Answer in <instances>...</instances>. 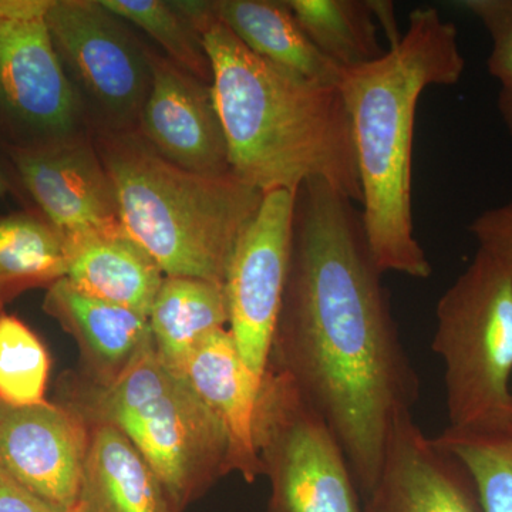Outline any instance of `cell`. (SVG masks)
Listing matches in <instances>:
<instances>
[{
  "label": "cell",
  "instance_id": "6da1fadb",
  "mask_svg": "<svg viewBox=\"0 0 512 512\" xmlns=\"http://www.w3.org/2000/svg\"><path fill=\"white\" fill-rule=\"evenodd\" d=\"M382 276L356 202L326 181L303 183L268 369L328 424L362 497L379 477L394 423L420 397Z\"/></svg>",
  "mask_w": 512,
  "mask_h": 512
},
{
  "label": "cell",
  "instance_id": "7a4b0ae2",
  "mask_svg": "<svg viewBox=\"0 0 512 512\" xmlns=\"http://www.w3.org/2000/svg\"><path fill=\"white\" fill-rule=\"evenodd\" d=\"M174 3L210 56L231 173L264 194L322 180L360 205L352 124L339 87L249 52L218 18L215 2Z\"/></svg>",
  "mask_w": 512,
  "mask_h": 512
},
{
  "label": "cell",
  "instance_id": "3957f363",
  "mask_svg": "<svg viewBox=\"0 0 512 512\" xmlns=\"http://www.w3.org/2000/svg\"><path fill=\"white\" fill-rule=\"evenodd\" d=\"M466 70L458 32L436 8H417L402 37L375 62L342 70L359 170L360 214L383 274L430 278L413 220V140L421 94L456 86Z\"/></svg>",
  "mask_w": 512,
  "mask_h": 512
},
{
  "label": "cell",
  "instance_id": "277c9868",
  "mask_svg": "<svg viewBox=\"0 0 512 512\" xmlns=\"http://www.w3.org/2000/svg\"><path fill=\"white\" fill-rule=\"evenodd\" d=\"M120 220L165 276L225 285L229 261L264 192L234 174L202 175L163 160L136 131L93 137Z\"/></svg>",
  "mask_w": 512,
  "mask_h": 512
},
{
  "label": "cell",
  "instance_id": "5b68a950",
  "mask_svg": "<svg viewBox=\"0 0 512 512\" xmlns=\"http://www.w3.org/2000/svg\"><path fill=\"white\" fill-rule=\"evenodd\" d=\"M56 403L120 430L183 511L231 474L220 424L187 377L165 365L153 342L109 383L64 373Z\"/></svg>",
  "mask_w": 512,
  "mask_h": 512
},
{
  "label": "cell",
  "instance_id": "8992f818",
  "mask_svg": "<svg viewBox=\"0 0 512 512\" xmlns=\"http://www.w3.org/2000/svg\"><path fill=\"white\" fill-rule=\"evenodd\" d=\"M431 348L444 365L450 429L494 431L510 424L512 274L477 249L441 295Z\"/></svg>",
  "mask_w": 512,
  "mask_h": 512
},
{
  "label": "cell",
  "instance_id": "52a82bcc",
  "mask_svg": "<svg viewBox=\"0 0 512 512\" xmlns=\"http://www.w3.org/2000/svg\"><path fill=\"white\" fill-rule=\"evenodd\" d=\"M266 512H365L345 451L282 373L266 369L255 416Z\"/></svg>",
  "mask_w": 512,
  "mask_h": 512
},
{
  "label": "cell",
  "instance_id": "ba28073f",
  "mask_svg": "<svg viewBox=\"0 0 512 512\" xmlns=\"http://www.w3.org/2000/svg\"><path fill=\"white\" fill-rule=\"evenodd\" d=\"M47 26L93 137L136 131L150 93V46L101 0H50Z\"/></svg>",
  "mask_w": 512,
  "mask_h": 512
},
{
  "label": "cell",
  "instance_id": "9c48e42d",
  "mask_svg": "<svg viewBox=\"0 0 512 512\" xmlns=\"http://www.w3.org/2000/svg\"><path fill=\"white\" fill-rule=\"evenodd\" d=\"M50 0H0V147L37 150L93 138L53 46Z\"/></svg>",
  "mask_w": 512,
  "mask_h": 512
},
{
  "label": "cell",
  "instance_id": "30bf717a",
  "mask_svg": "<svg viewBox=\"0 0 512 512\" xmlns=\"http://www.w3.org/2000/svg\"><path fill=\"white\" fill-rule=\"evenodd\" d=\"M295 192H266L254 220L232 252L225 292L235 345L249 369L264 379L281 309L292 249Z\"/></svg>",
  "mask_w": 512,
  "mask_h": 512
},
{
  "label": "cell",
  "instance_id": "8fae6325",
  "mask_svg": "<svg viewBox=\"0 0 512 512\" xmlns=\"http://www.w3.org/2000/svg\"><path fill=\"white\" fill-rule=\"evenodd\" d=\"M6 154L33 210L67 242L124 231L116 191L93 138Z\"/></svg>",
  "mask_w": 512,
  "mask_h": 512
},
{
  "label": "cell",
  "instance_id": "7c38bea8",
  "mask_svg": "<svg viewBox=\"0 0 512 512\" xmlns=\"http://www.w3.org/2000/svg\"><path fill=\"white\" fill-rule=\"evenodd\" d=\"M87 444L86 421L62 404L0 402V470L57 510L76 504Z\"/></svg>",
  "mask_w": 512,
  "mask_h": 512
},
{
  "label": "cell",
  "instance_id": "4fadbf2b",
  "mask_svg": "<svg viewBox=\"0 0 512 512\" xmlns=\"http://www.w3.org/2000/svg\"><path fill=\"white\" fill-rule=\"evenodd\" d=\"M150 93L137 133L154 151L185 171L231 173L227 140L212 87L150 47Z\"/></svg>",
  "mask_w": 512,
  "mask_h": 512
},
{
  "label": "cell",
  "instance_id": "5bb4252c",
  "mask_svg": "<svg viewBox=\"0 0 512 512\" xmlns=\"http://www.w3.org/2000/svg\"><path fill=\"white\" fill-rule=\"evenodd\" d=\"M365 512H483L466 466L404 414L394 423Z\"/></svg>",
  "mask_w": 512,
  "mask_h": 512
},
{
  "label": "cell",
  "instance_id": "9a60e30c",
  "mask_svg": "<svg viewBox=\"0 0 512 512\" xmlns=\"http://www.w3.org/2000/svg\"><path fill=\"white\" fill-rule=\"evenodd\" d=\"M184 376L227 437L229 473L254 483L262 476L255 444L262 379L242 359L228 328L215 330L198 346Z\"/></svg>",
  "mask_w": 512,
  "mask_h": 512
},
{
  "label": "cell",
  "instance_id": "2e32d148",
  "mask_svg": "<svg viewBox=\"0 0 512 512\" xmlns=\"http://www.w3.org/2000/svg\"><path fill=\"white\" fill-rule=\"evenodd\" d=\"M43 311L80 349V375L109 383L153 342L146 316L111 305L74 288L66 278L46 289Z\"/></svg>",
  "mask_w": 512,
  "mask_h": 512
},
{
  "label": "cell",
  "instance_id": "e0dca14e",
  "mask_svg": "<svg viewBox=\"0 0 512 512\" xmlns=\"http://www.w3.org/2000/svg\"><path fill=\"white\" fill-rule=\"evenodd\" d=\"M86 423L89 444L72 512H183L120 430L100 421Z\"/></svg>",
  "mask_w": 512,
  "mask_h": 512
},
{
  "label": "cell",
  "instance_id": "ac0fdd59",
  "mask_svg": "<svg viewBox=\"0 0 512 512\" xmlns=\"http://www.w3.org/2000/svg\"><path fill=\"white\" fill-rule=\"evenodd\" d=\"M66 279L86 295L150 315L165 275L126 231L67 242Z\"/></svg>",
  "mask_w": 512,
  "mask_h": 512
},
{
  "label": "cell",
  "instance_id": "d6986e66",
  "mask_svg": "<svg viewBox=\"0 0 512 512\" xmlns=\"http://www.w3.org/2000/svg\"><path fill=\"white\" fill-rule=\"evenodd\" d=\"M215 10L249 52L305 79L338 86L342 70L316 49L288 2L215 0Z\"/></svg>",
  "mask_w": 512,
  "mask_h": 512
},
{
  "label": "cell",
  "instance_id": "ffe728a7",
  "mask_svg": "<svg viewBox=\"0 0 512 512\" xmlns=\"http://www.w3.org/2000/svg\"><path fill=\"white\" fill-rule=\"evenodd\" d=\"M148 323L158 356L174 372L184 375L198 346L215 330L228 328L225 285L165 276Z\"/></svg>",
  "mask_w": 512,
  "mask_h": 512
},
{
  "label": "cell",
  "instance_id": "44dd1931",
  "mask_svg": "<svg viewBox=\"0 0 512 512\" xmlns=\"http://www.w3.org/2000/svg\"><path fill=\"white\" fill-rule=\"evenodd\" d=\"M67 239L30 210L0 217V315L30 289L50 288L66 278Z\"/></svg>",
  "mask_w": 512,
  "mask_h": 512
},
{
  "label": "cell",
  "instance_id": "7402d4cb",
  "mask_svg": "<svg viewBox=\"0 0 512 512\" xmlns=\"http://www.w3.org/2000/svg\"><path fill=\"white\" fill-rule=\"evenodd\" d=\"M309 40L340 70L355 69L386 53L380 43L375 0H288Z\"/></svg>",
  "mask_w": 512,
  "mask_h": 512
},
{
  "label": "cell",
  "instance_id": "603a6c76",
  "mask_svg": "<svg viewBox=\"0 0 512 512\" xmlns=\"http://www.w3.org/2000/svg\"><path fill=\"white\" fill-rule=\"evenodd\" d=\"M128 25L143 30L170 62L212 87V66L200 32L191 20L165 0H101Z\"/></svg>",
  "mask_w": 512,
  "mask_h": 512
},
{
  "label": "cell",
  "instance_id": "cb8c5ba5",
  "mask_svg": "<svg viewBox=\"0 0 512 512\" xmlns=\"http://www.w3.org/2000/svg\"><path fill=\"white\" fill-rule=\"evenodd\" d=\"M466 466L483 512H512V427L461 431L447 427L436 437Z\"/></svg>",
  "mask_w": 512,
  "mask_h": 512
},
{
  "label": "cell",
  "instance_id": "d4e9b609",
  "mask_svg": "<svg viewBox=\"0 0 512 512\" xmlns=\"http://www.w3.org/2000/svg\"><path fill=\"white\" fill-rule=\"evenodd\" d=\"M50 356L39 336L16 316L0 315V402L39 406L46 399Z\"/></svg>",
  "mask_w": 512,
  "mask_h": 512
},
{
  "label": "cell",
  "instance_id": "484cf974",
  "mask_svg": "<svg viewBox=\"0 0 512 512\" xmlns=\"http://www.w3.org/2000/svg\"><path fill=\"white\" fill-rule=\"evenodd\" d=\"M460 5L480 20L490 36L487 69L500 86L497 109L512 137V0H464Z\"/></svg>",
  "mask_w": 512,
  "mask_h": 512
},
{
  "label": "cell",
  "instance_id": "4316f807",
  "mask_svg": "<svg viewBox=\"0 0 512 512\" xmlns=\"http://www.w3.org/2000/svg\"><path fill=\"white\" fill-rule=\"evenodd\" d=\"M478 249L493 256L512 274V198L503 205L488 208L468 225Z\"/></svg>",
  "mask_w": 512,
  "mask_h": 512
},
{
  "label": "cell",
  "instance_id": "83f0119b",
  "mask_svg": "<svg viewBox=\"0 0 512 512\" xmlns=\"http://www.w3.org/2000/svg\"><path fill=\"white\" fill-rule=\"evenodd\" d=\"M0 512H63L0 470Z\"/></svg>",
  "mask_w": 512,
  "mask_h": 512
},
{
  "label": "cell",
  "instance_id": "f1b7e54d",
  "mask_svg": "<svg viewBox=\"0 0 512 512\" xmlns=\"http://www.w3.org/2000/svg\"><path fill=\"white\" fill-rule=\"evenodd\" d=\"M10 192H22L20 190L18 175L15 173L12 163H10L8 154L0 147V198L10 194Z\"/></svg>",
  "mask_w": 512,
  "mask_h": 512
},
{
  "label": "cell",
  "instance_id": "f546056e",
  "mask_svg": "<svg viewBox=\"0 0 512 512\" xmlns=\"http://www.w3.org/2000/svg\"><path fill=\"white\" fill-rule=\"evenodd\" d=\"M510 426L512 427V409H511V419H510Z\"/></svg>",
  "mask_w": 512,
  "mask_h": 512
}]
</instances>
